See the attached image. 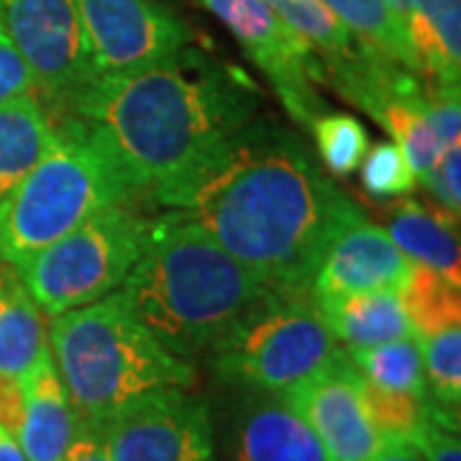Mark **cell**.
Segmentation results:
<instances>
[{"mask_svg":"<svg viewBox=\"0 0 461 461\" xmlns=\"http://www.w3.org/2000/svg\"><path fill=\"white\" fill-rule=\"evenodd\" d=\"M54 115L57 129L44 157L0 203V262L8 267L100 211L139 198L98 133L75 115Z\"/></svg>","mask_w":461,"mask_h":461,"instance_id":"obj_5","label":"cell"},{"mask_svg":"<svg viewBox=\"0 0 461 461\" xmlns=\"http://www.w3.org/2000/svg\"><path fill=\"white\" fill-rule=\"evenodd\" d=\"M100 429L111 461H218L211 408L185 387L139 395Z\"/></svg>","mask_w":461,"mask_h":461,"instance_id":"obj_9","label":"cell"},{"mask_svg":"<svg viewBox=\"0 0 461 461\" xmlns=\"http://www.w3.org/2000/svg\"><path fill=\"white\" fill-rule=\"evenodd\" d=\"M364 190L377 200H402L415 190V172L395 141H379L362 162Z\"/></svg>","mask_w":461,"mask_h":461,"instance_id":"obj_28","label":"cell"},{"mask_svg":"<svg viewBox=\"0 0 461 461\" xmlns=\"http://www.w3.org/2000/svg\"><path fill=\"white\" fill-rule=\"evenodd\" d=\"M362 397L366 412L382 438H405L412 441L418 429L426 423L430 411V395L418 397L408 393H390L369 384L362 377Z\"/></svg>","mask_w":461,"mask_h":461,"instance_id":"obj_27","label":"cell"},{"mask_svg":"<svg viewBox=\"0 0 461 461\" xmlns=\"http://www.w3.org/2000/svg\"><path fill=\"white\" fill-rule=\"evenodd\" d=\"M5 269H8V264L0 262V285H3V277H5Z\"/></svg>","mask_w":461,"mask_h":461,"instance_id":"obj_36","label":"cell"},{"mask_svg":"<svg viewBox=\"0 0 461 461\" xmlns=\"http://www.w3.org/2000/svg\"><path fill=\"white\" fill-rule=\"evenodd\" d=\"M315 308L321 311L333 339L346 344V348H364L412 336L405 305L393 290L326 300L315 303Z\"/></svg>","mask_w":461,"mask_h":461,"instance_id":"obj_18","label":"cell"},{"mask_svg":"<svg viewBox=\"0 0 461 461\" xmlns=\"http://www.w3.org/2000/svg\"><path fill=\"white\" fill-rule=\"evenodd\" d=\"M372 461H423L420 451L405 438H382Z\"/></svg>","mask_w":461,"mask_h":461,"instance_id":"obj_33","label":"cell"},{"mask_svg":"<svg viewBox=\"0 0 461 461\" xmlns=\"http://www.w3.org/2000/svg\"><path fill=\"white\" fill-rule=\"evenodd\" d=\"M0 461H26L21 446L16 444V438L3 426H0Z\"/></svg>","mask_w":461,"mask_h":461,"instance_id":"obj_34","label":"cell"},{"mask_svg":"<svg viewBox=\"0 0 461 461\" xmlns=\"http://www.w3.org/2000/svg\"><path fill=\"white\" fill-rule=\"evenodd\" d=\"M384 3H387L405 23L415 16V11H418V5H420V0H384Z\"/></svg>","mask_w":461,"mask_h":461,"instance_id":"obj_35","label":"cell"},{"mask_svg":"<svg viewBox=\"0 0 461 461\" xmlns=\"http://www.w3.org/2000/svg\"><path fill=\"white\" fill-rule=\"evenodd\" d=\"M411 321L412 339L461 326V287L423 264H411V275L397 293Z\"/></svg>","mask_w":461,"mask_h":461,"instance_id":"obj_24","label":"cell"},{"mask_svg":"<svg viewBox=\"0 0 461 461\" xmlns=\"http://www.w3.org/2000/svg\"><path fill=\"white\" fill-rule=\"evenodd\" d=\"M93 77L165 62L190 47L193 32L159 0H77Z\"/></svg>","mask_w":461,"mask_h":461,"instance_id":"obj_11","label":"cell"},{"mask_svg":"<svg viewBox=\"0 0 461 461\" xmlns=\"http://www.w3.org/2000/svg\"><path fill=\"white\" fill-rule=\"evenodd\" d=\"M151 198L195 221L269 290L293 295H308L336 233L364 218L308 141L269 118L230 131Z\"/></svg>","mask_w":461,"mask_h":461,"instance_id":"obj_1","label":"cell"},{"mask_svg":"<svg viewBox=\"0 0 461 461\" xmlns=\"http://www.w3.org/2000/svg\"><path fill=\"white\" fill-rule=\"evenodd\" d=\"M62 461H111L100 423L80 418L75 438H72V444L67 448V456Z\"/></svg>","mask_w":461,"mask_h":461,"instance_id":"obj_32","label":"cell"},{"mask_svg":"<svg viewBox=\"0 0 461 461\" xmlns=\"http://www.w3.org/2000/svg\"><path fill=\"white\" fill-rule=\"evenodd\" d=\"M357 41L420 77L408 23L384 0H323Z\"/></svg>","mask_w":461,"mask_h":461,"instance_id":"obj_21","label":"cell"},{"mask_svg":"<svg viewBox=\"0 0 461 461\" xmlns=\"http://www.w3.org/2000/svg\"><path fill=\"white\" fill-rule=\"evenodd\" d=\"M341 346L311 295L267 290L211 346V366L229 384L282 395L315 375Z\"/></svg>","mask_w":461,"mask_h":461,"instance_id":"obj_6","label":"cell"},{"mask_svg":"<svg viewBox=\"0 0 461 461\" xmlns=\"http://www.w3.org/2000/svg\"><path fill=\"white\" fill-rule=\"evenodd\" d=\"M44 351H50L44 313L8 267L0 285V379L29 375Z\"/></svg>","mask_w":461,"mask_h":461,"instance_id":"obj_19","label":"cell"},{"mask_svg":"<svg viewBox=\"0 0 461 461\" xmlns=\"http://www.w3.org/2000/svg\"><path fill=\"white\" fill-rule=\"evenodd\" d=\"M257 105L259 93L239 67L187 47L144 69L87 80L57 113L85 121L133 190L151 195L251 121Z\"/></svg>","mask_w":461,"mask_h":461,"instance_id":"obj_2","label":"cell"},{"mask_svg":"<svg viewBox=\"0 0 461 461\" xmlns=\"http://www.w3.org/2000/svg\"><path fill=\"white\" fill-rule=\"evenodd\" d=\"M33 93H36V83H33L32 69L26 67L21 51L16 50L14 39L8 36L0 21V103L21 98V95H33Z\"/></svg>","mask_w":461,"mask_h":461,"instance_id":"obj_31","label":"cell"},{"mask_svg":"<svg viewBox=\"0 0 461 461\" xmlns=\"http://www.w3.org/2000/svg\"><path fill=\"white\" fill-rule=\"evenodd\" d=\"M267 290L208 230L169 211L149 221L147 244L115 293L159 344L190 359Z\"/></svg>","mask_w":461,"mask_h":461,"instance_id":"obj_3","label":"cell"},{"mask_svg":"<svg viewBox=\"0 0 461 461\" xmlns=\"http://www.w3.org/2000/svg\"><path fill=\"white\" fill-rule=\"evenodd\" d=\"M423 359L429 395L444 411L459 415L461 405V326L415 339Z\"/></svg>","mask_w":461,"mask_h":461,"instance_id":"obj_25","label":"cell"},{"mask_svg":"<svg viewBox=\"0 0 461 461\" xmlns=\"http://www.w3.org/2000/svg\"><path fill=\"white\" fill-rule=\"evenodd\" d=\"M0 21L51 113L93 80L77 0H0Z\"/></svg>","mask_w":461,"mask_h":461,"instance_id":"obj_10","label":"cell"},{"mask_svg":"<svg viewBox=\"0 0 461 461\" xmlns=\"http://www.w3.org/2000/svg\"><path fill=\"white\" fill-rule=\"evenodd\" d=\"M233 461H329L303 415L272 393H254L236 415Z\"/></svg>","mask_w":461,"mask_h":461,"instance_id":"obj_15","label":"cell"},{"mask_svg":"<svg viewBox=\"0 0 461 461\" xmlns=\"http://www.w3.org/2000/svg\"><path fill=\"white\" fill-rule=\"evenodd\" d=\"M346 354L369 384L390 393L429 397L420 348L412 336L364 348H346Z\"/></svg>","mask_w":461,"mask_h":461,"instance_id":"obj_23","label":"cell"},{"mask_svg":"<svg viewBox=\"0 0 461 461\" xmlns=\"http://www.w3.org/2000/svg\"><path fill=\"white\" fill-rule=\"evenodd\" d=\"M411 259L395 247L387 229L359 218L336 233L315 269L308 295L313 303L393 290L411 275Z\"/></svg>","mask_w":461,"mask_h":461,"instance_id":"obj_13","label":"cell"},{"mask_svg":"<svg viewBox=\"0 0 461 461\" xmlns=\"http://www.w3.org/2000/svg\"><path fill=\"white\" fill-rule=\"evenodd\" d=\"M18 390L21 412L14 438L26 461H62L75 438L80 412L67 395L51 351H44L32 372L18 379Z\"/></svg>","mask_w":461,"mask_h":461,"instance_id":"obj_14","label":"cell"},{"mask_svg":"<svg viewBox=\"0 0 461 461\" xmlns=\"http://www.w3.org/2000/svg\"><path fill=\"white\" fill-rule=\"evenodd\" d=\"M282 397L313 429L329 461H372L382 436L362 397V375L346 348H339L323 369L290 387Z\"/></svg>","mask_w":461,"mask_h":461,"instance_id":"obj_12","label":"cell"},{"mask_svg":"<svg viewBox=\"0 0 461 461\" xmlns=\"http://www.w3.org/2000/svg\"><path fill=\"white\" fill-rule=\"evenodd\" d=\"M426 185L433 200L441 205V211L454 218L461 213V147L446 149L438 165L423 175L420 180Z\"/></svg>","mask_w":461,"mask_h":461,"instance_id":"obj_30","label":"cell"},{"mask_svg":"<svg viewBox=\"0 0 461 461\" xmlns=\"http://www.w3.org/2000/svg\"><path fill=\"white\" fill-rule=\"evenodd\" d=\"M47 333L67 395L80 418L93 423L151 390H190L198 379L190 359L159 344L118 293L54 315Z\"/></svg>","mask_w":461,"mask_h":461,"instance_id":"obj_4","label":"cell"},{"mask_svg":"<svg viewBox=\"0 0 461 461\" xmlns=\"http://www.w3.org/2000/svg\"><path fill=\"white\" fill-rule=\"evenodd\" d=\"M293 32L321 57L326 65V83L333 69L354 62L364 51L339 18L330 14L323 0H264Z\"/></svg>","mask_w":461,"mask_h":461,"instance_id":"obj_22","label":"cell"},{"mask_svg":"<svg viewBox=\"0 0 461 461\" xmlns=\"http://www.w3.org/2000/svg\"><path fill=\"white\" fill-rule=\"evenodd\" d=\"M459 218L441 211V215L429 211L423 203L402 198L390 215V239L395 247L415 264H423L441 275L444 280L461 287V254L456 226Z\"/></svg>","mask_w":461,"mask_h":461,"instance_id":"obj_16","label":"cell"},{"mask_svg":"<svg viewBox=\"0 0 461 461\" xmlns=\"http://www.w3.org/2000/svg\"><path fill=\"white\" fill-rule=\"evenodd\" d=\"M54 129L57 115L36 93L0 103V203L44 157Z\"/></svg>","mask_w":461,"mask_h":461,"instance_id":"obj_17","label":"cell"},{"mask_svg":"<svg viewBox=\"0 0 461 461\" xmlns=\"http://www.w3.org/2000/svg\"><path fill=\"white\" fill-rule=\"evenodd\" d=\"M321 165L336 177H348L362 167L369 151V133L359 118L348 113H321L311 126Z\"/></svg>","mask_w":461,"mask_h":461,"instance_id":"obj_26","label":"cell"},{"mask_svg":"<svg viewBox=\"0 0 461 461\" xmlns=\"http://www.w3.org/2000/svg\"><path fill=\"white\" fill-rule=\"evenodd\" d=\"M408 32L420 77L430 85H459L461 0H420Z\"/></svg>","mask_w":461,"mask_h":461,"instance_id":"obj_20","label":"cell"},{"mask_svg":"<svg viewBox=\"0 0 461 461\" xmlns=\"http://www.w3.org/2000/svg\"><path fill=\"white\" fill-rule=\"evenodd\" d=\"M241 44L254 65L267 75L285 111L311 129L326 103L315 83L326 85V65L264 0H200Z\"/></svg>","mask_w":461,"mask_h":461,"instance_id":"obj_8","label":"cell"},{"mask_svg":"<svg viewBox=\"0 0 461 461\" xmlns=\"http://www.w3.org/2000/svg\"><path fill=\"white\" fill-rule=\"evenodd\" d=\"M411 444L420 451L423 461H461L459 415L444 411L430 400L429 418Z\"/></svg>","mask_w":461,"mask_h":461,"instance_id":"obj_29","label":"cell"},{"mask_svg":"<svg viewBox=\"0 0 461 461\" xmlns=\"http://www.w3.org/2000/svg\"><path fill=\"white\" fill-rule=\"evenodd\" d=\"M147 215L121 203L14 267L41 313L62 315L115 293L147 244Z\"/></svg>","mask_w":461,"mask_h":461,"instance_id":"obj_7","label":"cell"}]
</instances>
